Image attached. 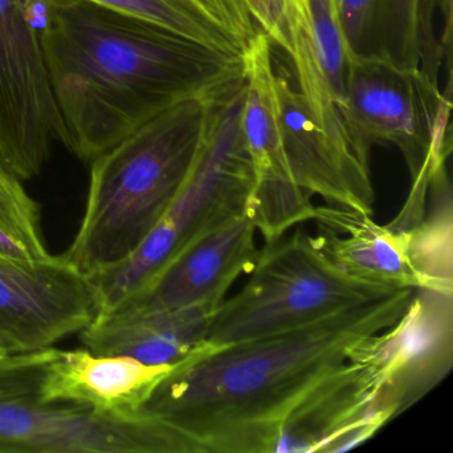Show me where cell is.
Here are the masks:
<instances>
[{
  "mask_svg": "<svg viewBox=\"0 0 453 453\" xmlns=\"http://www.w3.org/2000/svg\"><path fill=\"white\" fill-rule=\"evenodd\" d=\"M248 280L217 307L205 342L227 346L319 322L391 290L344 273L302 225L259 249Z\"/></svg>",
  "mask_w": 453,
  "mask_h": 453,
  "instance_id": "5",
  "label": "cell"
},
{
  "mask_svg": "<svg viewBox=\"0 0 453 453\" xmlns=\"http://www.w3.org/2000/svg\"><path fill=\"white\" fill-rule=\"evenodd\" d=\"M450 99L428 76L397 65L379 52L347 54L346 100L357 134L373 144L395 147L412 180L426 161L437 111Z\"/></svg>",
  "mask_w": 453,
  "mask_h": 453,
  "instance_id": "10",
  "label": "cell"
},
{
  "mask_svg": "<svg viewBox=\"0 0 453 453\" xmlns=\"http://www.w3.org/2000/svg\"><path fill=\"white\" fill-rule=\"evenodd\" d=\"M0 256L15 261L49 259L39 203L28 195L22 180L0 163Z\"/></svg>",
  "mask_w": 453,
  "mask_h": 453,
  "instance_id": "20",
  "label": "cell"
},
{
  "mask_svg": "<svg viewBox=\"0 0 453 453\" xmlns=\"http://www.w3.org/2000/svg\"><path fill=\"white\" fill-rule=\"evenodd\" d=\"M219 15L225 30L242 47L243 52L250 44L251 39L258 33L253 18L249 12L246 0H208Z\"/></svg>",
  "mask_w": 453,
  "mask_h": 453,
  "instance_id": "23",
  "label": "cell"
},
{
  "mask_svg": "<svg viewBox=\"0 0 453 453\" xmlns=\"http://www.w3.org/2000/svg\"><path fill=\"white\" fill-rule=\"evenodd\" d=\"M243 73L203 96L200 148L179 195L131 256L91 277L100 312L118 307L190 243L248 211L253 169L243 139Z\"/></svg>",
  "mask_w": 453,
  "mask_h": 453,
  "instance_id": "4",
  "label": "cell"
},
{
  "mask_svg": "<svg viewBox=\"0 0 453 453\" xmlns=\"http://www.w3.org/2000/svg\"><path fill=\"white\" fill-rule=\"evenodd\" d=\"M249 12L272 43L291 52L290 0H246Z\"/></svg>",
  "mask_w": 453,
  "mask_h": 453,
  "instance_id": "22",
  "label": "cell"
},
{
  "mask_svg": "<svg viewBox=\"0 0 453 453\" xmlns=\"http://www.w3.org/2000/svg\"><path fill=\"white\" fill-rule=\"evenodd\" d=\"M67 131L47 73L34 0H0V163L39 176Z\"/></svg>",
  "mask_w": 453,
  "mask_h": 453,
  "instance_id": "7",
  "label": "cell"
},
{
  "mask_svg": "<svg viewBox=\"0 0 453 453\" xmlns=\"http://www.w3.org/2000/svg\"><path fill=\"white\" fill-rule=\"evenodd\" d=\"M391 420L359 368L347 360L288 418L275 453L346 452Z\"/></svg>",
  "mask_w": 453,
  "mask_h": 453,
  "instance_id": "13",
  "label": "cell"
},
{
  "mask_svg": "<svg viewBox=\"0 0 453 453\" xmlns=\"http://www.w3.org/2000/svg\"><path fill=\"white\" fill-rule=\"evenodd\" d=\"M100 311L96 283L63 256L34 264L0 256V349L7 354L54 347Z\"/></svg>",
  "mask_w": 453,
  "mask_h": 453,
  "instance_id": "11",
  "label": "cell"
},
{
  "mask_svg": "<svg viewBox=\"0 0 453 453\" xmlns=\"http://www.w3.org/2000/svg\"><path fill=\"white\" fill-rule=\"evenodd\" d=\"M379 0H339V25L347 54H367L375 43Z\"/></svg>",
  "mask_w": 453,
  "mask_h": 453,
  "instance_id": "21",
  "label": "cell"
},
{
  "mask_svg": "<svg viewBox=\"0 0 453 453\" xmlns=\"http://www.w3.org/2000/svg\"><path fill=\"white\" fill-rule=\"evenodd\" d=\"M51 351L0 357V453H203L155 416L111 415L49 399L43 383Z\"/></svg>",
  "mask_w": 453,
  "mask_h": 453,
  "instance_id": "6",
  "label": "cell"
},
{
  "mask_svg": "<svg viewBox=\"0 0 453 453\" xmlns=\"http://www.w3.org/2000/svg\"><path fill=\"white\" fill-rule=\"evenodd\" d=\"M203 127V97L185 100L94 158L86 211L63 258L92 277L131 256L189 176Z\"/></svg>",
  "mask_w": 453,
  "mask_h": 453,
  "instance_id": "3",
  "label": "cell"
},
{
  "mask_svg": "<svg viewBox=\"0 0 453 453\" xmlns=\"http://www.w3.org/2000/svg\"><path fill=\"white\" fill-rule=\"evenodd\" d=\"M4 355H7V352L4 349H0V357H4Z\"/></svg>",
  "mask_w": 453,
  "mask_h": 453,
  "instance_id": "24",
  "label": "cell"
},
{
  "mask_svg": "<svg viewBox=\"0 0 453 453\" xmlns=\"http://www.w3.org/2000/svg\"><path fill=\"white\" fill-rule=\"evenodd\" d=\"M347 360L394 420L452 370L453 294L416 288L399 319L352 347Z\"/></svg>",
  "mask_w": 453,
  "mask_h": 453,
  "instance_id": "8",
  "label": "cell"
},
{
  "mask_svg": "<svg viewBox=\"0 0 453 453\" xmlns=\"http://www.w3.org/2000/svg\"><path fill=\"white\" fill-rule=\"evenodd\" d=\"M272 42L258 30L242 55V131L253 169L248 213L265 243L312 221L317 205L296 185L286 158Z\"/></svg>",
  "mask_w": 453,
  "mask_h": 453,
  "instance_id": "9",
  "label": "cell"
},
{
  "mask_svg": "<svg viewBox=\"0 0 453 453\" xmlns=\"http://www.w3.org/2000/svg\"><path fill=\"white\" fill-rule=\"evenodd\" d=\"M312 221L325 253L355 280L391 290L424 288L410 248V232L379 225L372 216L317 206Z\"/></svg>",
  "mask_w": 453,
  "mask_h": 453,
  "instance_id": "15",
  "label": "cell"
},
{
  "mask_svg": "<svg viewBox=\"0 0 453 453\" xmlns=\"http://www.w3.org/2000/svg\"><path fill=\"white\" fill-rule=\"evenodd\" d=\"M452 46V0H379L373 52L439 81ZM449 59V58H448Z\"/></svg>",
  "mask_w": 453,
  "mask_h": 453,
  "instance_id": "18",
  "label": "cell"
},
{
  "mask_svg": "<svg viewBox=\"0 0 453 453\" xmlns=\"http://www.w3.org/2000/svg\"><path fill=\"white\" fill-rule=\"evenodd\" d=\"M413 293L404 288L264 338L227 346L203 341L172 365L140 413L176 426L203 453H275L302 403L352 347L396 322Z\"/></svg>",
  "mask_w": 453,
  "mask_h": 453,
  "instance_id": "1",
  "label": "cell"
},
{
  "mask_svg": "<svg viewBox=\"0 0 453 453\" xmlns=\"http://www.w3.org/2000/svg\"><path fill=\"white\" fill-rule=\"evenodd\" d=\"M248 211L180 251L144 288L100 314L208 307L216 311L235 280L249 274L259 249Z\"/></svg>",
  "mask_w": 453,
  "mask_h": 453,
  "instance_id": "12",
  "label": "cell"
},
{
  "mask_svg": "<svg viewBox=\"0 0 453 453\" xmlns=\"http://www.w3.org/2000/svg\"><path fill=\"white\" fill-rule=\"evenodd\" d=\"M100 6L160 26L177 35L232 57L243 50L225 30L208 0H89Z\"/></svg>",
  "mask_w": 453,
  "mask_h": 453,
  "instance_id": "19",
  "label": "cell"
},
{
  "mask_svg": "<svg viewBox=\"0 0 453 453\" xmlns=\"http://www.w3.org/2000/svg\"><path fill=\"white\" fill-rule=\"evenodd\" d=\"M171 367L147 365L123 355L52 347L44 392L49 399L79 403L97 412L134 416Z\"/></svg>",
  "mask_w": 453,
  "mask_h": 453,
  "instance_id": "14",
  "label": "cell"
},
{
  "mask_svg": "<svg viewBox=\"0 0 453 453\" xmlns=\"http://www.w3.org/2000/svg\"><path fill=\"white\" fill-rule=\"evenodd\" d=\"M38 27L67 148L81 160L243 73L242 58L89 0H43Z\"/></svg>",
  "mask_w": 453,
  "mask_h": 453,
  "instance_id": "2",
  "label": "cell"
},
{
  "mask_svg": "<svg viewBox=\"0 0 453 453\" xmlns=\"http://www.w3.org/2000/svg\"><path fill=\"white\" fill-rule=\"evenodd\" d=\"M213 314L208 307L99 314L79 334L84 349L94 354L173 365L205 341Z\"/></svg>",
  "mask_w": 453,
  "mask_h": 453,
  "instance_id": "16",
  "label": "cell"
},
{
  "mask_svg": "<svg viewBox=\"0 0 453 453\" xmlns=\"http://www.w3.org/2000/svg\"><path fill=\"white\" fill-rule=\"evenodd\" d=\"M283 148L296 185L307 195L318 196L326 205L365 214L339 168L325 136L312 120L290 73L278 67Z\"/></svg>",
  "mask_w": 453,
  "mask_h": 453,
  "instance_id": "17",
  "label": "cell"
},
{
  "mask_svg": "<svg viewBox=\"0 0 453 453\" xmlns=\"http://www.w3.org/2000/svg\"><path fill=\"white\" fill-rule=\"evenodd\" d=\"M334 4H336V7H338L339 0H334Z\"/></svg>",
  "mask_w": 453,
  "mask_h": 453,
  "instance_id": "25",
  "label": "cell"
}]
</instances>
